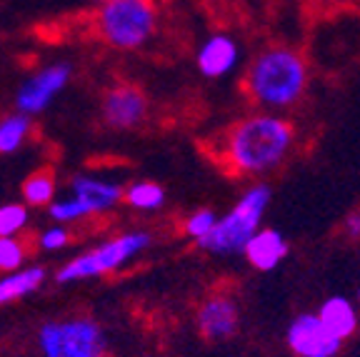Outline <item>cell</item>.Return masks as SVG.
Segmentation results:
<instances>
[{
    "instance_id": "1",
    "label": "cell",
    "mask_w": 360,
    "mask_h": 357,
    "mask_svg": "<svg viewBox=\"0 0 360 357\" xmlns=\"http://www.w3.org/2000/svg\"><path fill=\"white\" fill-rule=\"evenodd\" d=\"M295 143V130L285 117L276 112H258L225 135L220 157L233 173L260 178L283 165Z\"/></svg>"
},
{
    "instance_id": "2",
    "label": "cell",
    "mask_w": 360,
    "mask_h": 357,
    "mask_svg": "<svg viewBox=\"0 0 360 357\" xmlns=\"http://www.w3.org/2000/svg\"><path fill=\"white\" fill-rule=\"evenodd\" d=\"M308 85V67L300 53L285 45L265 48L248 70L245 88L268 112L290 108L303 98Z\"/></svg>"
},
{
    "instance_id": "3",
    "label": "cell",
    "mask_w": 360,
    "mask_h": 357,
    "mask_svg": "<svg viewBox=\"0 0 360 357\" xmlns=\"http://www.w3.org/2000/svg\"><path fill=\"white\" fill-rule=\"evenodd\" d=\"M270 205V188L265 183H255L240 195V200L218 220L213 233L200 240L202 250L215 255H236L243 252L255 233L260 230V220Z\"/></svg>"
},
{
    "instance_id": "4",
    "label": "cell",
    "mask_w": 360,
    "mask_h": 357,
    "mask_svg": "<svg viewBox=\"0 0 360 357\" xmlns=\"http://www.w3.org/2000/svg\"><path fill=\"white\" fill-rule=\"evenodd\" d=\"M158 30L155 0H108L98 13V33L118 51H135Z\"/></svg>"
},
{
    "instance_id": "5",
    "label": "cell",
    "mask_w": 360,
    "mask_h": 357,
    "mask_svg": "<svg viewBox=\"0 0 360 357\" xmlns=\"http://www.w3.org/2000/svg\"><path fill=\"white\" fill-rule=\"evenodd\" d=\"M150 242V235L148 233H125L112 238V240L103 242V245L93 247V250L83 252L80 257L65 263L58 270L56 280L63 285L68 283H78V280H90V278H101L112 270L128 265L133 257H138Z\"/></svg>"
},
{
    "instance_id": "6",
    "label": "cell",
    "mask_w": 360,
    "mask_h": 357,
    "mask_svg": "<svg viewBox=\"0 0 360 357\" xmlns=\"http://www.w3.org/2000/svg\"><path fill=\"white\" fill-rule=\"evenodd\" d=\"M43 357H103L105 332L90 318L51 320L38 330Z\"/></svg>"
},
{
    "instance_id": "7",
    "label": "cell",
    "mask_w": 360,
    "mask_h": 357,
    "mask_svg": "<svg viewBox=\"0 0 360 357\" xmlns=\"http://www.w3.org/2000/svg\"><path fill=\"white\" fill-rule=\"evenodd\" d=\"M70 75H73V67L68 63H56V65H48L33 73L15 93L18 112L30 117L43 112L53 103V98L65 90V85L70 83Z\"/></svg>"
},
{
    "instance_id": "8",
    "label": "cell",
    "mask_w": 360,
    "mask_h": 357,
    "mask_svg": "<svg viewBox=\"0 0 360 357\" xmlns=\"http://www.w3.org/2000/svg\"><path fill=\"white\" fill-rule=\"evenodd\" d=\"M288 347L298 357H335L343 340L323 325L318 313H303L288 325Z\"/></svg>"
},
{
    "instance_id": "9",
    "label": "cell",
    "mask_w": 360,
    "mask_h": 357,
    "mask_svg": "<svg viewBox=\"0 0 360 357\" xmlns=\"http://www.w3.org/2000/svg\"><path fill=\"white\" fill-rule=\"evenodd\" d=\"M148 112V100L143 90L135 85H115L108 90L105 100H103V117L110 128L130 130L135 125L143 123V117Z\"/></svg>"
},
{
    "instance_id": "10",
    "label": "cell",
    "mask_w": 360,
    "mask_h": 357,
    "mask_svg": "<svg viewBox=\"0 0 360 357\" xmlns=\"http://www.w3.org/2000/svg\"><path fill=\"white\" fill-rule=\"evenodd\" d=\"M240 325V310L228 295H213L198 310V330L205 340H228Z\"/></svg>"
},
{
    "instance_id": "11",
    "label": "cell",
    "mask_w": 360,
    "mask_h": 357,
    "mask_svg": "<svg viewBox=\"0 0 360 357\" xmlns=\"http://www.w3.org/2000/svg\"><path fill=\"white\" fill-rule=\"evenodd\" d=\"M240 60V48L238 43L225 33H215L210 35L205 43L200 45L198 51V70H200L205 78H223L238 65Z\"/></svg>"
},
{
    "instance_id": "12",
    "label": "cell",
    "mask_w": 360,
    "mask_h": 357,
    "mask_svg": "<svg viewBox=\"0 0 360 357\" xmlns=\"http://www.w3.org/2000/svg\"><path fill=\"white\" fill-rule=\"evenodd\" d=\"M243 255H245V260L250 263V268L260 270V273L276 270L288 255L285 235L273 228H260L258 233L250 238V242L245 245Z\"/></svg>"
},
{
    "instance_id": "13",
    "label": "cell",
    "mask_w": 360,
    "mask_h": 357,
    "mask_svg": "<svg viewBox=\"0 0 360 357\" xmlns=\"http://www.w3.org/2000/svg\"><path fill=\"white\" fill-rule=\"evenodd\" d=\"M70 190H73V195L80 197L93 212H105L118 205L120 200H125V190H120V185L96 180V178H85V175L75 178L73 183H70Z\"/></svg>"
},
{
    "instance_id": "14",
    "label": "cell",
    "mask_w": 360,
    "mask_h": 357,
    "mask_svg": "<svg viewBox=\"0 0 360 357\" xmlns=\"http://www.w3.org/2000/svg\"><path fill=\"white\" fill-rule=\"evenodd\" d=\"M318 318L323 320L328 330L333 335L340 337V340H348L358 330V310L355 305L343 295H333L318 307Z\"/></svg>"
},
{
    "instance_id": "15",
    "label": "cell",
    "mask_w": 360,
    "mask_h": 357,
    "mask_svg": "<svg viewBox=\"0 0 360 357\" xmlns=\"http://www.w3.org/2000/svg\"><path fill=\"white\" fill-rule=\"evenodd\" d=\"M43 268H22L15 273H8L6 278H0V305H8V302H15L35 292L43 285Z\"/></svg>"
},
{
    "instance_id": "16",
    "label": "cell",
    "mask_w": 360,
    "mask_h": 357,
    "mask_svg": "<svg viewBox=\"0 0 360 357\" xmlns=\"http://www.w3.org/2000/svg\"><path fill=\"white\" fill-rule=\"evenodd\" d=\"M30 130H33V120L30 115H22V112H13L0 120V152L8 155V152H15L18 148L28 140Z\"/></svg>"
},
{
    "instance_id": "17",
    "label": "cell",
    "mask_w": 360,
    "mask_h": 357,
    "mask_svg": "<svg viewBox=\"0 0 360 357\" xmlns=\"http://www.w3.org/2000/svg\"><path fill=\"white\" fill-rule=\"evenodd\" d=\"M22 200L30 207H51L56 202V178L51 173H33L22 183Z\"/></svg>"
},
{
    "instance_id": "18",
    "label": "cell",
    "mask_w": 360,
    "mask_h": 357,
    "mask_svg": "<svg viewBox=\"0 0 360 357\" xmlns=\"http://www.w3.org/2000/svg\"><path fill=\"white\" fill-rule=\"evenodd\" d=\"M125 202L130 207H135V210H146V212L158 210L165 202V190L158 183H148V180L133 183L125 190Z\"/></svg>"
},
{
    "instance_id": "19",
    "label": "cell",
    "mask_w": 360,
    "mask_h": 357,
    "mask_svg": "<svg viewBox=\"0 0 360 357\" xmlns=\"http://www.w3.org/2000/svg\"><path fill=\"white\" fill-rule=\"evenodd\" d=\"M48 212H51V218L56 220L58 225L75 223V220H83V218H88V215H96V212L90 210V207L75 195L63 197V200H56L51 207H48Z\"/></svg>"
},
{
    "instance_id": "20",
    "label": "cell",
    "mask_w": 360,
    "mask_h": 357,
    "mask_svg": "<svg viewBox=\"0 0 360 357\" xmlns=\"http://www.w3.org/2000/svg\"><path fill=\"white\" fill-rule=\"evenodd\" d=\"M28 225V207L20 202L0 205V238H15Z\"/></svg>"
},
{
    "instance_id": "21",
    "label": "cell",
    "mask_w": 360,
    "mask_h": 357,
    "mask_svg": "<svg viewBox=\"0 0 360 357\" xmlns=\"http://www.w3.org/2000/svg\"><path fill=\"white\" fill-rule=\"evenodd\" d=\"M218 215H215L213 210H195L188 215L186 220V235L188 238H193L195 242L205 240L210 233L215 230V225H218Z\"/></svg>"
},
{
    "instance_id": "22",
    "label": "cell",
    "mask_w": 360,
    "mask_h": 357,
    "mask_svg": "<svg viewBox=\"0 0 360 357\" xmlns=\"http://www.w3.org/2000/svg\"><path fill=\"white\" fill-rule=\"evenodd\" d=\"M25 260L20 240L15 238H0V273H15Z\"/></svg>"
},
{
    "instance_id": "23",
    "label": "cell",
    "mask_w": 360,
    "mask_h": 357,
    "mask_svg": "<svg viewBox=\"0 0 360 357\" xmlns=\"http://www.w3.org/2000/svg\"><path fill=\"white\" fill-rule=\"evenodd\" d=\"M68 230L63 228V225H53V228H48V230H43V235H40V247L43 250H48V252H53V250H60V247H65L68 245Z\"/></svg>"
},
{
    "instance_id": "24",
    "label": "cell",
    "mask_w": 360,
    "mask_h": 357,
    "mask_svg": "<svg viewBox=\"0 0 360 357\" xmlns=\"http://www.w3.org/2000/svg\"><path fill=\"white\" fill-rule=\"evenodd\" d=\"M343 235L348 240H360V210H353L343 220Z\"/></svg>"
},
{
    "instance_id": "25",
    "label": "cell",
    "mask_w": 360,
    "mask_h": 357,
    "mask_svg": "<svg viewBox=\"0 0 360 357\" xmlns=\"http://www.w3.org/2000/svg\"><path fill=\"white\" fill-rule=\"evenodd\" d=\"M90 3H98V6H103V3H108V0H90Z\"/></svg>"
},
{
    "instance_id": "26",
    "label": "cell",
    "mask_w": 360,
    "mask_h": 357,
    "mask_svg": "<svg viewBox=\"0 0 360 357\" xmlns=\"http://www.w3.org/2000/svg\"><path fill=\"white\" fill-rule=\"evenodd\" d=\"M358 305H360V290H358Z\"/></svg>"
}]
</instances>
